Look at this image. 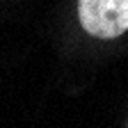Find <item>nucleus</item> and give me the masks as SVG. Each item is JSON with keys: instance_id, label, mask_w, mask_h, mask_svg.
<instances>
[{"instance_id": "obj_1", "label": "nucleus", "mask_w": 128, "mask_h": 128, "mask_svg": "<svg viewBox=\"0 0 128 128\" xmlns=\"http://www.w3.org/2000/svg\"><path fill=\"white\" fill-rule=\"evenodd\" d=\"M85 32L96 39H114L128 30V0H78Z\"/></svg>"}]
</instances>
